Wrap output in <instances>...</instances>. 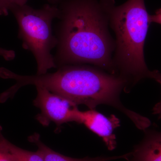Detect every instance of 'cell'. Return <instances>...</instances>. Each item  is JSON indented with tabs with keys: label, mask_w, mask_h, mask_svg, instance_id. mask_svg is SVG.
Instances as JSON below:
<instances>
[{
	"label": "cell",
	"mask_w": 161,
	"mask_h": 161,
	"mask_svg": "<svg viewBox=\"0 0 161 161\" xmlns=\"http://www.w3.org/2000/svg\"><path fill=\"white\" fill-rule=\"evenodd\" d=\"M19 84L22 87L34 85L44 88L74 105H84L91 110L95 109L99 105H108L126 115L137 128L142 126L146 120L145 117L128 109L121 102V92L129 86L126 80L97 67L64 65L53 73L21 75Z\"/></svg>",
	"instance_id": "7a4b0ae2"
},
{
	"label": "cell",
	"mask_w": 161,
	"mask_h": 161,
	"mask_svg": "<svg viewBox=\"0 0 161 161\" xmlns=\"http://www.w3.org/2000/svg\"><path fill=\"white\" fill-rule=\"evenodd\" d=\"M10 11L17 22L18 37L23 42L22 47L31 52L36 61V75H43L57 68L51 53L58 43L52 28L53 21L60 15L57 4H45L40 9L26 4L14 6Z\"/></svg>",
	"instance_id": "277c9868"
},
{
	"label": "cell",
	"mask_w": 161,
	"mask_h": 161,
	"mask_svg": "<svg viewBox=\"0 0 161 161\" xmlns=\"http://www.w3.org/2000/svg\"><path fill=\"white\" fill-rule=\"evenodd\" d=\"M8 149L16 161H44L39 151L32 152L17 147L9 141L6 142Z\"/></svg>",
	"instance_id": "9c48e42d"
},
{
	"label": "cell",
	"mask_w": 161,
	"mask_h": 161,
	"mask_svg": "<svg viewBox=\"0 0 161 161\" xmlns=\"http://www.w3.org/2000/svg\"><path fill=\"white\" fill-rule=\"evenodd\" d=\"M77 123L83 124L89 130L102 137L109 150L115 149L116 137L113 132L120 123L115 115H112L107 117L95 109L84 112L78 110Z\"/></svg>",
	"instance_id": "8992f818"
},
{
	"label": "cell",
	"mask_w": 161,
	"mask_h": 161,
	"mask_svg": "<svg viewBox=\"0 0 161 161\" xmlns=\"http://www.w3.org/2000/svg\"><path fill=\"white\" fill-rule=\"evenodd\" d=\"M150 23H154L161 25V8L157 10L155 14L150 15Z\"/></svg>",
	"instance_id": "5bb4252c"
},
{
	"label": "cell",
	"mask_w": 161,
	"mask_h": 161,
	"mask_svg": "<svg viewBox=\"0 0 161 161\" xmlns=\"http://www.w3.org/2000/svg\"><path fill=\"white\" fill-rule=\"evenodd\" d=\"M149 78L154 79L161 86V73L158 71L153 70L150 72ZM153 113L157 115L159 119H161V100L153 107Z\"/></svg>",
	"instance_id": "4fadbf2b"
},
{
	"label": "cell",
	"mask_w": 161,
	"mask_h": 161,
	"mask_svg": "<svg viewBox=\"0 0 161 161\" xmlns=\"http://www.w3.org/2000/svg\"><path fill=\"white\" fill-rule=\"evenodd\" d=\"M7 140L2 134L0 126V161H16L8 149Z\"/></svg>",
	"instance_id": "8fae6325"
},
{
	"label": "cell",
	"mask_w": 161,
	"mask_h": 161,
	"mask_svg": "<svg viewBox=\"0 0 161 161\" xmlns=\"http://www.w3.org/2000/svg\"><path fill=\"white\" fill-rule=\"evenodd\" d=\"M28 141L36 144L38 147V151L42 156L44 161H109L119 159H126L128 153L124 155L116 156H99L91 158L87 157L82 158H75L62 155L54 151L43 144L40 140V136L35 133L28 137Z\"/></svg>",
	"instance_id": "ba28073f"
},
{
	"label": "cell",
	"mask_w": 161,
	"mask_h": 161,
	"mask_svg": "<svg viewBox=\"0 0 161 161\" xmlns=\"http://www.w3.org/2000/svg\"><path fill=\"white\" fill-rule=\"evenodd\" d=\"M0 15H3V13H2V12L0 11Z\"/></svg>",
	"instance_id": "9a60e30c"
},
{
	"label": "cell",
	"mask_w": 161,
	"mask_h": 161,
	"mask_svg": "<svg viewBox=\"0 0 161 161\" xmlns=\"http://www.w3.org/2000/svg\"><path fill=\"white\" fill-rule=\"evenodd\" d=\"M106 0H59L57 68L90 64L116 75L112 53L115 42L108 30Z\"/></svg>",
	"instance_id": "6da1fadb"
},
{
	"label": "cell",
	"mask_w": 161,
	"mask_h": 161,
	"mask_svg": "<svg viewBox=\"0 0 161 161\" xmlns=\"http://www.w3.org/2000/svg\"><path fill=\"white\" fill-rule=\"evenodd\" d=\"M109 23L115 32L113 63L117 75L128 85L149 78L144 58V47L149 24L144 0H128L116 6L114 0H106Z\"/></svg>",
	"instance_id": "3957f363"
},
{
	"label": "cell",
	"mask_w": 161,
	"mask_h": 161,
	"mask_svg": "<svg viewBox=\"0 0 161 161\" xmlns=\"http://www.w3.org/2000/svg\"><path fill=\"white\" fill-rule=\"evenodd\" d=\"M36 87L37 95L33 103L40 110L36 119L42 125L47 126L53 122L60 127L66 123L77 122V106L44 88Z\"/></svg>",
	"instance_id": "5b68a950"
},
{
	"label": "cell",
	"mask_w": 161,
	"mask_h": 161,
	"mask_svg": "<svg viewBox=\"0 0 161 161\" xmlns=\"http://www.w3.org/2000/svg\"><path fill=\"white\" fill-rule=\"evenodd\" d=\"M145 131L143 139L129 153L127 161H161V131Z\"/></svg>",
	"instance_id": "52a82bcc"
},
{
	"label": "cell",
	"mask_w": 161,
	"mask_h": 161,
	"mask_svg": "<svg viewBox=\"0 0 161 161\" xmlns=\"http://www.w3.org/2000/svg\"><path fill=\"white\" fill-rule=\"evenodd\" d=\"M0 56L7 61H10L14 59L15 53L12 50H7L0 47ZM8 70L5 68L0 67V78L6 79Z\"/></svg>",
	"instance_id": "7c38bea8"
},
{
	"label": "cell",
	"mask_w": 161,
	"mask_h": 161,
	"mask_svg": "<svg viewBox=\"0 0 161 161\" xmlns=\"http://www.w3.org/2000/svg\"><path fill=\"white\" fill-rule=\"evenodd\" d=\"M50 4H57L59 0H47ZM28 0H0V11L3 15L6 16L13 7L22 6L26 4Z\"/></svg>",
	"instance_id": "30bf717a"
}]
</instances>
